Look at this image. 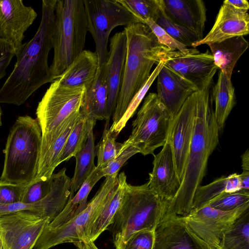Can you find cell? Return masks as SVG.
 Segmentation results:
<instances>
[{"instance_id": "cell-38", "label": "cell", "mask_w": 249, "mask_h": 249, "mask_svg": "<svg viewBox=\"0 0 249 249\" xmlns=\"http://www.w3.org/2000/svg\"><path fill=\"white\" fill-rule=\"evenodd\" d=\"M248 203H249V192L240 190L223 195L205 205L209 206L220 211H229Z\"/></svg>"}, {"instance_id": "cell-33", "label": "cell", "mask_w": 249, "mask_h": 249, "mask_svg": "<svg viewBox=\"0 0 249 249\" xmlns=\"http://www.w3.org/2000/svg\"><path fill=\"white\" fill-rule=\"evenodd\" d=\"M22 210L31 211L42 217H49L51 222L59 213L57 200L51 194H48L40 200L32 203L20 202L11 204L0 203V216Z\"/></svg>"}, {"instance_id": "cell-47", "label": "cell", "mask_w": 249, "mask_h": 249, "mask_svg": "<svg viewBox=\"0 0 249 249\" xmlns=\"http://www.w3.org/2000/svg\"><path fill=\"white\" fill-rule=\"evenodd\" d=\"M77 249H99L94 242L81 241L73 243Z\"/></svg>"}, {"instance_id": "cell-48", "label": "cell", "mask_w": 249, "mask_h": 249, "mask_svg": "<svg viewBox=\"0 0 249 249\" xmlns=\"http://www.w3.org/2000/svg\"><path fill=\"white\" fill-rule=\"evenodd\" d=\"M243 171H249V151L247 149L241 156Z\"/></svg>"}, {"instance_id": "cell-26", "label": "cell", "mask_w": 249, "mask_h": 249, "mask_svg": "<svg viewBox=\"0 0 249 249\" xmlns=\"http://www.w3.org/2000/svg\"><path fill=\"white\" fill-rule=\"evenodd\" d=\"M102 177L103 175L101 169L96 166L74 196L69 199L62 212L47 227L54 228L61 226L83 211L88 204L87 199L90 192Z\"/></svg>"}, {"instance_id": "cell-7", "label": "cell", "mask_w": 249, "mask_h": 249, "mask_svg": "<svg viewBox=\"0 0 249 249\" xmlns=\"http://www.w3.org/2000/svg\"><path fill=\"white\" fill-rule=\"evenodd\" d=\"M85 89L84 86L63 85L57 79L47 89L36 111V120L42 133L40 158L58 137L64 122L80 111Z\"/></svg>"}, {"instance_id": "cell-16", "label": "cell", "mask_w": 249, "mask_h": 249, "mask_svg": "<svg viewBox=\"0 0 249 249\" xmlns=\"http://www.w3.org/2000/svg\"><path fill=\"white\" fill-rule=\"evenodd\" d=\"M154 233L153 249H209L188 227L182 216L164 215Z\"/></svg>"}, {"instance_id": "cell-37", "label": "cell", "mask_w": 249, "mask_h": 249, "mask_svg": "<svg viewBox=\"0 0 249 249\" xmlns=\"http://www.w3.org/2000/svg\"><path fill=\"white\" fill-rule=\"evenodd\" d=\"M142 23L151 19L156 21L158 18L161 0H119Z\"/></svg>"}, {"instance_id": "cell-32", "label": "cell", "mask_w": 249, "mask_h": 249, "mask_svg": "<svg viewBox=\"0 0 249 249\" xmlns=\"http://www.w3.org/2000/svg\"><path fill=\"white\" fill-rule=\"evenodd\" d=\"M216 249H249V209L224 233Z\"/></svg>"}, {"instance_id": "cell-40", "label": "cell", "mask_w": 249, "mask_h": 249, "mask_svg": "<svg viewBox=\"0 0 249 249\" xmlns=\"http://www.w3.org/2000/svg\"><path fill=\"white\" fill-rule=\"evenodd\" d=\"M143 24L149 27L156 36L159 42L167 47L171 51H178L184 53H187L198 50L196 48H188L178 42L151 19L144 20Z\"/></svg>"}, {"instance_id": "cell-29", "label": "cell", "mask_w": 249, "mask_h": 249, "mask_svg": "<svg viewBox=\"0 0 249 249\" xmlns=\"http://www.w3.org/2000/svg\"><path fill=\"white\" fill-rule=\"evenodd\" d=\"M240 190L239 174L233 173L227 177L222 176L197 188L194 196L192 210L199 208L223 195Z\"/></svg>"}, {"instance_id": "cell-19", "label": "cell", "mask_w": 249, "mask_h": 249, "mask_svg": "<svg viewBox=\"0 0 249 249\" xmlns=\"http://www.w3.org/2000/svg\"><path fill=\"white\" fill-rule=\"evenodd\" d=\"M249 33L248 11L235 9L223 2L212 29L204 37L193 44L192 47L196 48L203 44L208 45Z\"/></svg>"}, {"instance_id": "cell-22", "label": "cell", "mask_w": 249, "mask_h": 249, "mask_svg": "<svg viewBox=\"0 0 249 249\" xmlns=\"http://www.w3.org/2000/svg\"><path fill=\"white\" fill-rule=\"evenodd\" d=\"M164 9L176 23L203 38L206 21V8L202 0H162Z\"/></svg>"}, {"instance_id": "cell-15", "label": "cell", "mask_w": 249, "mask_h": 249, "mask_svg": "<svg viewBox=\"0 0 249 249\" xmlns=\"http://www.w3.org/2000/svg\"><path fill=\"white\" fill-rule=\"evenodd\" d=\"M37 16L22 0H0V40L10 44L15 55L23 44L24 33Z\"/></svg>"}, {"instance_id": "cell-49", "label": "cell", "mask_w": 249, "mask_h": 249, "mask_svg": "<svg viewBox=\"0 0 249 249\" xmlns=\"http://www.w3.org/2000/svg\"><path fill=\"white\" fill-rule=\"evenodd\" d=\"M1 115H2V110H1V107H0V127L2 125V123H1Z\"/></svg>"}, {"instance_id": "cell-28", "label": "cell", "mask_w": 249, "mask_h": 249, "mask_svg": "<svg viewBox=\"0 0 249 249\" xmlns=\"http://www.w3.org/2000/svg\"><path fill=\"white\" fill-rule=\"evenodd\" d=\"M80 115V111L69 118L58 137L54 141L47 152L39 158L37 170L35 178L46 179L53 174L58 165L60 154L67 139Z\"/></svg>"}, {"instance_id": "cell-4", "label": "cell", "mask_w": 249, "mask_h": 249, "mask_svg": "<svg viewBox=\"0 0 249 249\" xmlns=\"http://www.w3.org/2000/svg\"><path fill=\"white\" fill-rule=\"evenodd\" d=\"M41 130L37 120L19 116L10 130L0 182L27 185L35 178L40 155Z\"/></svg>"}, {"instance_id": "cell-44", "label": "cell", "mask_w": 249, "mask_h": 249, "mask_svg": "<svg viewBox=\"0 0 249 249\" xmlns=\"http://www.w3.org/2000/svg\"><path fill=\"white\" fill-rule=\"evenodd\" d=\"M14 56L13 47L8 42L0 40V80L6 75V70Z\"/></svg>"}, {"instance_id": "cell-8", "label": "cell", "mask_w": 249, "mask_h": 249, "mask_svg": "<svg viewBox=\"0 0 249 249\" xmlns=\"http://www.w3.org/2000/svg\"><path fill=\"white\" fill-rule=\"evenodd\" d=\"M172 118L159 99L157 93H149L144 97L128 138L121 149L132 146L145 156L163 146L167 141Z\"/></svg>"}, {"instance_id": "cell-9", "label": "cell", "mask_w": 249, "mask_h": 249, "mask_svg": "<svg viewBox=\"0 0 249 249\" xmlns=\"http://www.w3.org/2000/svg\"><path fill=\"white\" fill-rule=\"evenodd\" d=\"M83 2L88 32L95 44L99 68L107 62L108 40L112 30L118 26L142 22L119 0H83Z\"/></svg>"}, {"instance_id": "cell-2", "label": "cell", "mask_w": 249, "mask_h": 249, "mask_svg": "<svg viewBox=\"0 0 249 249\" xmlns=\"http://www.w3.org/2000/svg\"><path fill=\"white\" fill-rule=\"evenodd\" d=\"M213 79L198 89L194 131L180 187L164 214L184 216L193 209V198L206 174L208 161L219 142L212 98Z\"/></svg>"}, {"instance_id": "cell-41", "label": "cell", "mask_w": 249, "mask_h": 249, "mask_svg": "<svg viewBox=\"0 0 249 249\" xmlns=\"http://www.w3.org/2000/svg\"><path fill=\"white\" fill-rule=\"evenodd\" d=\"M139 153L133 146H130L121 149L117 155L104 168L101 169L103 177L118 174L120 168L133 155Z\"/></svg>"}, {"instance_id": "cell-24", "label": "cell", "mask_w": 249, "mask_h": 249, "mask_svg": "<svg viewBox=\"0 0 249 249\" xmlns=\"http://www.w3.org/2000/svg\"><path fill=\"white\" fill-rule=\"evenodd\" d=\"M98 67L96 53L84 50L57 79L64 86L86 88L95 78Z\"/></svg>"}, {"instance_id": "cell-27", "label": "cell", "mask_w": 249, "mask_h": 249, "mask_svg": "<svg viewBox=\"0 0 249 249\" xmlns=\"http://www.w3.org/2000/svg\"><path fill=\"white\" fill-rule=\"evenodd\" d=\"M212 98L215 105V120L219 130L221 131L236 103L235 90L231 78L221 71L216 84L213 87Z\"/></svg>"}, {"instance_id": "cell-21", "label": "cell", "mask_w": 249, "mask_h": 249, "mask_svg": "<svg viewBox=\"0 0 249 249\" xmlns=\"http://www.w3.org/2000/svg\"><path fill=\"white\" fill-rule=\"evenodd\" d=\"M126 184V176L124 172H121L118 175L117 184L88 225L84 233V241L94 242L113 223L123 201Z\"/></svg>"}, {"instance_id": "cell-36", "label": "cell", "mask_w": 249, "mask_h": 249, "mask_svg": "<svg viewBox=\"0 0 249 249\" xmlns=\"http://www.w3.org/2000/svg\"><path fill=\"white\" fill-rule=\"evenodd\" d=\"M115 140L109 127L105 126L101 139L96 147L97 167L104 168L120 152L123 143L118 142Z\"/></svg>"}, {"instance_id": "cell-5", "label": "cell", "mask_w": 249, "mask_h": 249, "mask_svg": "<svg viewBox=\"0 0 249 249\" xmlns=\"http://www.w3.org/2000/svg\"><path fill=\"white\" fill-rule=\"evenodd\" d=\"M167 205L147 183L141 185L127 183L122 204L108 228L116 249H120L135 233L155 229Z\"/></svg>"}, {"instance_id": "cell-11", "label": "cell", "mask_w": 249, "mask_h": 249, "mask_svg": "<svg viewBox=\"0 0 249 249\" xmlns=\"http://www.w3.org/2000/svg\"><path fill=\"white\" fill-rule=\"evenodd\" d=\"M29 211L0 216V240L3 249H33L44 229L50 223Z\"/></svg>"}, {"instance_id": "cell-39", "label": "cell", "mask_w": 249, "mask_h": 249, "mask_svg": "<svg viewBox=\"0 0 249 249\" xmlns=\"http://www.w3.org/2000/svg\"><path fill=\"white\" fill-rule=\"evenodd\" d=\"M53 174L46 179L35 178L26 185L20 202L32 203L38 201L45 197L51 190Z\"/></svg>"}, {"instance_id": "cell-42", "label": "cell", "mask_w": 249, "mask_h": 249, "mask_svg": "<svg viewBox=\"0 0 249 249\" xmlns=\"http://www.w3.org/2000/svg\"><path fill=\"white\" fill-rule=\"evenodd\" d=\"M155 229L139 231L133 234L120 249H153Z\"/></svg>"}, {"instance_id": "cell-23", "label": "cell", "mask_w": 249, "mask_h": 249, "mask_svg": "<svg viewBox=\"0 0 249 249\" xmlns=\"http://www.w3.org/2000/svg\"><path fill=\"white\" fill-rule=\"evenodd\" d=\"M85 88L80 113L96 122L97 120L106 121L108 98L106 64L98 68L95 78Z\"/></svg>"}, {"instance_id": "cell-35", "label": "cell", "mask_w": 249, "mask_h": 249, "mask_svg": "<svg viewBox=\"0 0 249 249\" xmlns=\"http://www.w3.org/2000/svg\"><path fill=\"white\" fill-rule=\"evenodd\" d=\"M163 61L162 60L157 65L145 84L133 96L121 119L115 125H111L109 131L115 138L117 137L120 132L124 127L129 119L133 116L140 103L144 99L151 86L157 77L160 70L163 66Z\"/></svg>"}, {"instance_id": "cell-20", "label": "cell", "mask_w": 249, "mask_h": 249, "mask_svg": "<svg viewBox=\"0 0 249 249\" xmlns=\"http://www.w3.org/2000/svg\"><path fill=\"white\" fill-rule=\"evenodd\" d=\"M157 78L158 97L173 120L185 101L198 89L173 72L164 64Z\"/></svg>"}, {"instance_id": "cell-17", "label": "cell", "mask_w": 249, "mask_h": 249, "mask_svg": "<svg viewBox=\"0 0 249 249\" xmlns=\"http://www.w3.org/2000/svg\"><path fill=\"white\" fill-rule=\"evenodd\" d=\"M126 54V38L123 31L116 33L110 39L109 50L106 63L108 98L105 126L109 127L110 119L116 107L122 87Z\"/></svg>"}, {"instance_id": "cell-45", "label": "cell", "mask_w": 249, "mask_h": 249, "mask_svg": "<svg viewBox=\"0 0 249 249\" xmlns=\"http://www.w3.org/2000/svg\"><path fill=\"white\" fill-rule=\"evenodd\" d=\"M223 2L240 10L248 11L249 9V3L246 0H226Z\"/></svg>"}, {"instance_id": "cell-12", "label": "cell", "mask_w": 249, "mask_h": 249, "mask_svg": "<svg viewBox=\"0 0 249 249\" xmlns=\"http://www.w3.org/2000/svg\"><path fill=\"white\" fill-rule=\"evenodd\" d=\"M249 209V203L229 211L204 205L192 210L183 218L188 227L209 249H216L224 233Z\"/></svg>"}, {"instance_id": "cell-34", "label": "cell", "mask_w": 249, "mask_h": 249, "mask_svg": "<svg viewBox=\"0 0 249 249\" xmlns=\"http://www.w3.org/2000/svg\"><path fill=\"white\" fill-rule=\"evenodd\" d=\"M155 22L173 38L188 48H192L193 44L200 40L195 33L176 23L168 17L162 0Z\"/></svg>"}, {"instance_id": "cell-10", "label": "cell", "mask_w": 249, "mask_h": 249, "mask_svg": "<svg viewBox=\"0 0 249 249\" xmlns=\"http://www.w3.org/2000/svg\"><path fill=\"white\" fill-rule=\"evenodd\" d=\"M118 174L105 177L96 194L80 213L61 226L54 228L47 226L33 249H50L61 244L83 241L88 225L117 184Z\"/></svg>"}, {"instance_id": "cell-25", "label": "cell", "mask_w": 249, "mask_h": 249, "mask_svg": "<svg viewBox=\"0 0 249 249\" xmlns=\"http://www.w3.org/2000/svg\"><path fill=\"white\" fill-rule=\"evenodd\" d=\"M215 65L231 78L234 68L249 47L244 36H238L209 44Z\"/></svg>"}, {"instance_id": "cell-6", "label": "cell", "mask_w": 249, "mask_h": 249, "mask_svg": "<svg viewBox=\"0 0 249 249\" xmlns=\"http://www.w3.org/2000/svg\"><path fill=\"white\" fill-rule=\"evenodd\" d=\"M88 32L83 0H56L53 29L54 55L50 66L55 79L84 50Z\"/></svg>"}, {"instance_id": "cell-1", "label": "cell", "mask_w": 249, "mask_h": 249, "mask_svg": "<svg viewBox=\"0 0 249 249\" xmlns=\"http://www.w3.org/2000/svg\"><path fill=\"white\" fill-rule=\"evenodd\" d=\"M56 0L42 1V17L33 37L16 54L13 71L0 89V103L20 106L40 87L55 79L48 59L53 48V29Z\"/></svg>"}, {"instance_id": "cell-14", "label": "cell", "mask_w": 249, "mask_h": 249, "mask_svg": "<svg viewBox=\"0 0 249 249\" xmlns=\"http://www.w3.org/2000/svg\"><path fill=\"white\" fill-rule=\"evenodd\" d=\"M164 65L182 79L196 86L198 89L213 79L218 68L209 50L190 53L168 52L163 60Z\"/></svg>"}, {"instance_id": "cell-46", "label": "cell", "mask_w": 249, "mask_h": 249, "mask_svg": "<svg viewBox=\"0 0 249 249\" xmlns=\"http://www.w3.org/2000/svg\"><path fill=\"white\" fill-rule=\"evenodd\" d=\"M239 175L241 190L249 192V171H243Z\"/></svg>"}, {"instance_id": "cell-13", "label": "cell", "mask_w": 249, "mask_h": 249, "mask_svg": "<svg viewBox=\"0 0 249 249\" xmlns=\"http://www.w3.org/2000/svg\"><path fill=\"white\" fill-rule=\"evenodd\" d=\"M198 90L189 97L173 119L167 138L181 183L194 131Z\"/></svg>"}, {"instance_id": "cell-18", "label": "cell", "mask_w": 249, "mask_h": 249, "mask_svg": "<svg viewBox=\"0 0 249 249\" xmlns=\"http://www.w3.org/2000/svg\"><path fill=\"white\" fill-rule=\"evenodd\" d=\"M153 169L148 185L162 199L168 203L178 193L181 181L177 173L170 144L167 140L161 151L153 154Z\"/></svg>"}, {"instance_id": "cell-31", "label": "cell", "mask_w": 249, "mask_h": 249, "mask_svg": "<svg viewBox=\"0 0 249 249\" xmlns=\"http://www.w3.org/2000/svg\"><path fill=\"white\" fill-rule=\"evenodd\" d=\"M96 121L91 120L80 113L76 123L70 132L60 154L58 165L74 157L85 146L89 133Z\"/></svg>"}, {"instance_id": "cell-50", "label": "cell", "mask_w": 249, "mask_h": 249, "mask_svg": "<svg viewBox=\"0 0 249 249\" xmlns=\"http://www.w3.org/2000/svg\"><path fill=\"white\" fill-rule=\"evenodd\" d=\"M0 249H3V247H2L0 240Z\"/></svg>"}, {"instance_id": "cell-3", "label": "cell", "mask_w": 249, "mask_h": 249, "mask_svg": "<svg viewBox=\"0 0 249 249\" xmlns=\"http://www.w3.org/2000/svg\"><path fill=\"white\" fill-rule=\"evenodd\" d=\"M124 31L126 38V54L122 87L111 125L121 119L133 96L145 84L153 65H158L170 51L159 42L145 24L125 26Z\"/></svg>"}, {"instance_id": "cell-43", "label": "cell", "mask_w": 249, "mask_h": 249, "mask_svg": "<svg viewBox=\"0 0 249 249\" xmlns=\"http://www.w3.org/2000/svg\"><path fill=\"white\" fill-rule=\"evenodd\" d=\"M26 185L0 182V203L11 204L21 202Z\"/></svg>"}, {"instance_id": "cell-30", "label": "cell", "mask_w": 249, "mask_h": 249, "mask_svg": "<svg viewBox=\"0 0 249 249\" xmlns=\"http://www.w3.org/2000/svg\"><path fill=\"white\" fill-rule=\"evenodd\" d=\"M93 129L90 131L88 140L84 147L74 156L76 165L73 176L71 178L69 199L74 196L75 193L94 170V158L96 149Z\"/></svg>"}]
</instances>
